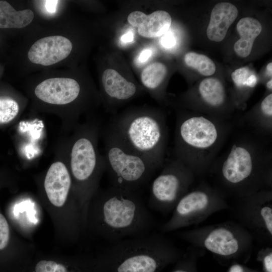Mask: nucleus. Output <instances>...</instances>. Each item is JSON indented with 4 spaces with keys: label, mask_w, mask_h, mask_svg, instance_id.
<instances>
[{
    "label": "nucleus",
    "mask_w": 272,
    "mask_h": 272,
    "mask_svg": "<svg viewBox=\"0 0 272 272\" xmlns=\"http://www.w3.org/2000/svg\"><path fill=\"white\" fill-rule=\"evenodd\" d=\"M154 217L137 193L99 188L89 203L84 231L109 243L152 232Z\"/></svg>",
    "instance_id": "f257e3e1"
},
{
    "label": "nucleus",
    "mask_w": 272,
    "mask_h": 272,
    "mask_svg": "<svg viewBox=\"0 0 272 272\" xmlns=\"http://www.w3.org/2000/svg\"><path fill=\"white\" fill-rule=\"evenodd\" d=\"M37 183L40 200L51 219L56 239L61 243H76L84 233V219L65 159L55 157Z\"/></svg>",
    "instance_id": "f03ea898"
},
{
    "label": "nucleus",
    "mask_w": 272,
    "mask_h": 272,
    "mask_svg": "<svg viewBox=\"0 0 272 272\" xmlns=\"http://www.w3.org/2000/svg\"><path fill=\"white\" fill-rule=\"evenodd\" d=\"M101 130L100 124L91 120L79 123L70 135L63 136L73 190L82 210L84 226L89 203L106 171L104 156L98 149Z\"/></svg>",
    "instance_id": "7ed1b4c3"
},
{
    "label": "nucleus",
    "mask_w": 272,
    "mask_h": 272,
    "mask_svg": "<svg viewBox=\"0 0 272 272\" xmlns=\"http://www.w3.org/2000/svg\"><path fill=\"white\" fill-rule=\"evenodd\" d=\"M102 250L97 261L114 263L115 272H156L160 263L180 254L169 238L152 232L109 243Z\"/></svg>",
    "instance_id": "20e7f679"
},
{
    "label": "nucleus",
    "mask_w": 272,
    "mask_h": 272,
    "mask_svg": "<svg viewBox=\"0 0 272 272\" xmlns=\"http://www.w3.org/2000/svg\"><path fill=\"white\" fill-rule=\"evenodd\" d=\"M101 135L111 186L137 192L149 181L156 168L130 149L108 125L101 129Z\"/></svg>",
    "instance_id": "39448f33"
},
{
    "label": "nucleus",
    "mask_w": 272,
    "mask_h": 272,
    "mask_svg": "<svg viewBox=\"0 0 272 272\" xmlns=\"http://www.w3.org/2000/svg\"><path fill=\"white\" fill-rule=\"evenodd\" d=\"M131 150L156 168L161 164L164 146V123L149 112L128 113L108 125Z\"/></svg>",
    "instance_id": "423d86ee"
},
{
    "label": "nucleus",
    "mask_w": 272,
    "mask_h": 272,
    "mask_svg": "<svg viewBox=\"0 0 272 272\" xmlns=\"http://www.w3.org/2000/svg\"><path fill=\"white\" fill-rule=\"evenodd\" d=\"M177 235L193 248L230 258L251 251L254 240L247 230L233 221L179 231Z\"/></svg>",
    "instance_id": "0eeeda50"
},
{
    "label": "nucleus",
    "mask_w": 272,
    "mask_h": 272,
    "mask_svg": "<svg viewBox=\"0 0 272 272\" xmlns=\"http://www.w3.org/2000/svg\"><path fill=\"white\" fill-rule=\"evenodd\" d=\"M229 209L219 195L206 189L186 193L178 201L171 218L160 228L162 232H172L198 224L212 215Z\"/></svg>",
    "instance_id": "6e6552de"
},
{
    "label": "nucleus",
    "mask_w": 272,
    "mask_h": 272,
    "mask_svg": "<svg viewBox=\"0 0 272 272\" xmlns=\"http://www.w3.org/2000/svg\"><path fill=\"white\" fill-rule=\"evenodd\" d=\"M236 222L254 239L267 244L272 242V203L269 194L253 193L242 197L231 209Z\"/></svg>",
    "instance_id": "1a4fd4ad"
},
{
    "label": "nucleus",
    "mask_w": 272,
    "mask_h": 272,
    "mask_svg": "<svg viewBox=\"0 0 272 272\" xmlns=\"http://www.w3.org/2000/svg\"><path fill=\"white\" fill-rule=\"evenodd\" d=\"M181 168L178 165L170 166L153 180L148 200L151 210L170 213L186 193L190 179Z\"/></svg>",
    "instance_id": "9d476101"
},
{
    "label": "nucleus",
    "mask_w": 272,
    "mask_h": 272,
    "mask_svg": "<svg viewBox=\"0 0 272 272\" xmlns=\"http://www.w3.org/2000/svg\"><path fill=\"white\" fill-rule=\"evenodd\" d=\"M35 253L17 235L0 208V272H24Z\"/></svg>",
    "instance_id": "9b49d317"
},
{
    "label": "nucleus",
    "mask_w": 272,
    "mask_h": 272,
    "mask_svg": "<svg viewBox=\"0 0 272 272\" xmlns=\"http://www.w3.org/2000/svg\"><path fill=\"white\" fill-rule=\"evenodd\" d=\"M253 165L251 155L246 149L234 145L222 168L225 183L243 197L254 193L256 185L251 180Z\"/></svg>",
    "instance_id": "f8f14e48"
},
{
    "label": "nucleus",
    "mask_w": 272,
    "mask_h": 272,
    "mask_svg": "<svg viewBox=\"0 0 272 272\" xmlns=\"http://www.w3.org/2000/svg\"><path fill=\"white\" fill-rule=\"evenodd\" d=\"M96 258L35 253L24 272H95Z\"/></svg>",
    "instance_id": "ddd939ff"
},
{
    "label": "nucleus",
    "mask_w": 272,
    "mask_h": 272,
    "mask_svg": "<svg viewBox=\"0 0 272 272\" xmlns=\"http://www.w3.org/2000/svg\"><path fill=\"white\" fill-rule=\"evenodd\" d=\"M81 88L75 80L54 78L44 80L34 89L36 99L56 107H65L75 103L81 95Z\"/></svg>",
    "instance_id": "4468645a"
},
{
    "label": "nucleus",
    "mask_w": 272,
    "mask_h": 272,
    "mask_svg": "<svg viewBox=\"0 0 272 272\" xmlns=\"http://www.w3.org/2000/svg\"><path fill=\"white\" fill-rule=\"evenodd\" d=\"M73 44L67 38L59 35L41 38L30 47L28 56L33 63L44 66L56 63L67 57Z\"/></svg>",
    "instance_id": "2eb2a0df"
},
{
    "label": "nucleus",
    "mask_w": 272,
    "mask_h": 272,
    "mask_svg": "<svg viewBox=\"0 0 272 272\" xmlns=\"http://www.w3.org/2000/svg\"><path fill=\"white\" fill-rule=\"evenodd\" d=\"M178 133L181 142L198 149L210 147L218 137L214 124L202 116L193 117L183 121L179 126Z\"/></svg>",
    "instance_id": "dca6fc26"
},
{
    "label": "nucleus",
    "mask_w": 272,
    "mask_h": 272,
    "mask_svg": "<svg viewBox=\"0 0 272 272\" xmlns=\"http://www.w3.org/2000/svg\"><path fill=\"white\" fill-rule=\"evenodd\" d=\"M130 25L138 28L139 34L144 37L154 38L162 36L169 29L172 19L170 14L163 10H158L147 15L136 11L127 17Z\"/></svg>",
    "instance_id": "f3484780"
},
{
    "label": "nucleus",
    "mask_w": 272,
    "mask_h": 272,
    "mask_svg": "<svg viewBox=\"0 0 272 272\" xmlns=\"http://www.w3.org/2000/svg\"><path fill=\"white\" fill-rule=\"evenodd\" d=\"M238 13L237 8L230 3L217 4L212 11L207 29L208 38L215 42L222 41L229 28L237 18Z\"/></svg>",
    "instance_id": "a211bd4d"
},
{
    "label": "nucleus",
    "mask_w": 272,
    "mask_h": 272,
    "mask_svg": "<svg viewBox=\"0 0 272 272\" xmlns=\"http://www.w3.org/2000/svg\"><path fill=\"white\" fill-rule=\"evenodd\" d=\"M102 82L106 95L111 99L119 101L127 100L137 93L134 84L127 81L113 69L104 71Z\"/></svg>",
    "instance_id": "6ab92c4d"
},
{
    "label": "nucleus",
    "mask_w": 272,
    "mask_h": 272,
    "mask_svg": "<svg viewBox=\"0 0 272 272\" xmlns=\"http://www.w3.org/2000/svg\"><path fill=\"white\" fill-rule=\"evenodd\" d=\"M240 38L234 45L236 53L240 57H246L251 53L255 38L262 30L260 23L251 17L241 19L236 26Z\"/></svg>",
    "instance_id": "aec40b11"
},
{
    "label": "nucleus",
    "mask_w": 272,
    "mask_h": 272,
    "mask_svg": "<svg viewBox=\"0 0 272 272\" xmlns=\"http://www.w3.org/2000/svg\"><path fill=\"white\" fill-rule=\"evenodd\" d=\"M34 17L30 9L17 11L7 1H0V28H22L30 24Z\"/></svg>",
    "instance_id": "412c9836"
},
{
    "label": "nucleus",
    "mask_w": 272,
    "mask_h": 272,
    "mask_svg": "<svg viewBox=\"0 0 272 272\" xmlns=\"http://www.w3.org/2000/svg\"><path fill=\"white\" fill-rule=\"evenodd\" d=\"M202 99L212 106H219L224 101L225 92L221 83L215 78H207L199 86Z\"/></svg>",
    "instance_id": "4be33fe9"
},
{
    "label": "nucleus",
    "mask_w": 272,
    "mask_h": 272,
    "mask_svg": "<svg viewBox=\"0 0 272 272\" xmlns=\"http://www.w3.org/2000/svg\"><path fill=\"white\" fill-rule=\"evenodd\" d=\"M20 106L15 98L7 95H0V129L7 127L18 119Z\"/></svg>",
    "instance_id": "5701e85b"
},
{
    "label": "nucleus",
    "mask_w": 272,
    "mask_h": 272,
    "mask_svg": "<svg viewBox=\"0 0 272 272\" xmlns=\"http://www.w3.org/2000/svg\"><path fill=\"white\" fill-rule=\"evenodd\" d=\"M166 73L167 68L165 64L160 62H155L143 70L141 81L148 89L155 90L161 84Z\"/></svg>",
    "instance_id": "b1692460"
},
{
    "label": "nucleus",
    "mask_w": 272,
    "mask_h": 272,
    "mask_svg": "<svg viewBox=\"0 0 272 272\" xmlns=\"http://www.w3.org/2000/svg\"><path fill=\"white\" fill-rule=\"evenodd\" d=\"M184 61L187 66L203 76H211L216 71L214 62L203 54L194 52H188L184 56Z\"/></svg>",
    "instance_id": "393cba45"
},
{
    "label": "nucleus",
    "mask_w": 272,
    "mask_h": 272,
    "mask_svg": "<svg viewBox=\"0 0 272 272\" xmlns=\"http://www.w3.org/2000/svg\"><path fill=\"white\" fill-rule=\"evenodd\" d=\"M18 175L10 168L0 167V191L3 189L15 190L17 188Z\"/></svg>",
    "instance_id": "a878e982"
},
{
    "label": "nucleus",
    "mask_w": 272,
    "mask_h": 272,
    "mask_svg": "<svg viewBox=\"0 0 272 272\" xmlns=\"http://www.w3.org/2000/svg\"><path fill=\"white\" fill-rule=\"evenodd\" d=\"M250 70L247 67H243L236 70L232 73V79L238 87L245 86L247 79L250 75Z\"/></svg>",
    "instance_id": "bb28decb"
},
{
    "label": "nucleus",
    "mask_w": 272,
    "mask_h": 272,
    "mask_svg": "<svg viewBox=\"0 0 272 272\" xmlns=\"http://www.w3.org/2000/svg\"><path fill=\"white\" fill-rule=\"evenodd\" d=\"M258 255L263 259V263L267 272H272V248L269 246L262 248Z\"/></svg>",
    "instance_id": "cd10ccee"
},
{
    "label": "nucleus",
    "mask_w": 272,
    "mask_h": 272,
    "mask_svg": "<svg viewBox=\"0 0 272 272\" xmlns=\"http://www.w3.org/2000/svg\"><path fill=\"white\" fill-rule=\"evenodd\" d=\"M161 36L160 42L163 47L170 49L176 46L177 39L172 31L168 30Z\"/></svg>",
    "instance_id": "c85d7f7f"
},
{
    "label": "nucleus",
    "mask_w": 272,
    "mask_h": 272,
    "mask_svg": "<svg viewBox=\"0 0 272 272\" xmlns=\"http://www.w3.org/2000/svg\"><path fill=\"white\" fill-rule=\"evenodd\" d=\"M261 108L262 112L269 116L272 115V94L267 96L262 101Z\"/></svg>",
    "instance_id": "c756f323"
},
{
    "label": "nucleus",
    "mask_w": 272,
    "mask_h": 272,
    "mask_svg": "<svg viewBox=\"0 0 272 272\" xmlns=\"http://www.w3.org/2000/svg\"><path fill=\"white\" fill-rule=\"evenodd\" d=\"M153 50L149 48H146L142 50L137 58V62L138 64L146 63L152 56Z\"/></svg>",
    "instance_id": "7c9ffc66"
},
{
    "label": "nucleus",
    "mask_w": 272,
    "mask_h": 272,
    "mask_svg": "<svg viewBox=\"0 0 272 272\" xmlns=\"http://www.w3.org/2000/svg\"><path fill=\"white\" fill-rule=\"evenodd\" d=\"M133 39V33L131 31H128L121 36L120 41L122 44H125L132 42Z\"/></svg>",
    "instance_id": "2f4dec72"
},
{
    "label": "nucleus",
    "mask_w": 272,
    "mask_h": 272,
    "mask_svg": "<svg viewBox=\"0 0 272 272\" xmlns=\"http://www.w3.org/2000/svg\"><path fill=\"white\" fill-rule=\"evenodd\" d=\"M57 1H47L46 2V9L49 13H54L55 11V8Z\"/></svg>",
    "instance_id": "473e14b6"
},
{
    "label": "nucleus",
    "mask_w": 272,
    "mask_h": 272,
    "mask_svg": "<svg viewBox=\"0 0 272 272\" xmlns=\"http://www.w3.org/2000/svg\"><path fill=\"white\" fill-rule=\"evenodd\" d=\"M257 79L255 75L251 74L246 81L245 86L253 87L256 84Z\"/></svg>",
    "instance_id": "72a5a7b5"
},
{
    "label": "nucleus",
    "mask_w": 272,
    "mask_h": 272,
    "mask_svg": "<svg viewBox=\"0 0 272 272\" xmlns=\"http://www.w3.org/2000/svg\"><path fill=\"white\" fill-rule=\"evenodd\" d=\"M229 272H244L243 267L239 264L233 265L230 268Z\"/></svg>",
    "instance_id": "f704fd0d"
},
{
    "label": "nucleus",
    "mask_w": 272,
    "mask_h": 272,
    "mask_svg": "<svg viewBox=\"0 0 272 272\" xmlns=\"http://www.w3.org/2000/svg\"><path fill=\"white\" fill-rule=\"evenodd\" d=\"M266 70L270 76H271V72H272V63L270 62L269 63L267 66H266Z\"/></svg>",
    "instance_id": "c9c22d12"
},
{
    "label": "nucleus",
    "mask_w": 272,
    "mask_h": 272,
    "mask_svg": "<svg viewBox=\"0 0 272 272\" xmlns=\"http://www.w3.org/2000/svg\"><path fill=\"white\" fill-rule=\"evenodd\" d=\"M266 86H267L268 88H269V89H271V88H272V80H271V79H270L267 83Z\"/></svg>",
    "instance_id": "e433bc0d"
},
{
    "label": "nucleus",
    "mask_w": 272,
    "mask_h": 272,
    "mask_svg": "<svg viewBox=\"0 0 272 272\" xmlns=\"http://www.w3.org/2000/svg\"><path fill=\"white\" fill-rule=\"evenodd\" d=\"M173 272H189L188 270L183 269H178L173 271Z\"/></svg>",
    "instance_id": "4c0bfd02"
},
{
    "label": "nucleus",
    "mask_w": 272,
    "mask_h": 272,
    "mask_svg": "<svg viewBox=\"0 0 272 272\" xmlns=\"http://www.w3.org/2000/svg\"><path fill=\"white\" fill-rule=\"evenodd\" d=\"M0 158H1V156L0 155Z\"/></svg>",
    "instance_id": "58836bf2"
}]
</instances>
